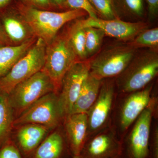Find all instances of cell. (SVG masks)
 I'll list each match as a JSON object with an SVG mask.
<instances>
[{
	"label": "cell",
	"instance_id": "obj_26",
	"mask_svg": "<svg viewBox=\"0 0 158 158\" xmlns=\"http://www.w3.org/2000/svg\"><path fill=\"white\" fill-rule=\"evenodd\" d=\"M0 158H25L15 142L9 138L0 147Z\"/></svg>",
	"mask_w": 158,
	"mask_h": 158
},
{
	"label": "cell",
	"instance_id": "obj_15",
	"mask_svg": "<svg viewBox=\"0 0 158 158\" xmlns=\"http://www.w3.org/2000/svg\"><path fill=\"white\" fill-rule=\"evenodd\" d=\"M16 143L25 158H31L48 133L47 128L40 125L27 123L18 126Z\"/></svg>",
	"mask_w": 158,
	"mask_h": 158
},
{
	"label": "cell",
	"instance_id": "obj_27",
	"mask_svg": "<svg viewBox=\"0 0 158 158\" xmlns=\"http://www.w3.org/2000/svg\"><path fill=\"white\" fill-rule=\"evenodd\" d=\"M66 7L69 10H84L89 15V17L98 18L88 0H66Z\"/></svg>",
	"mask_w": 158,
	"mask_h": 158
},
{
	"label": "cell",
	"instance_id": "obj_13",
	"mask_svg": "<svg viewBox=\"0 0 158 158\" xmlns=\"http://www.w3.org/2000/svg\"><path fill=\"white\" fill-rule=\"evenodd\" d=\"M65 127L69 149L73 156L81 154L88 138L87 113H74L65 116Z\"/></svg>",
	"mask_w": 158,
	"mask_h": 158
},
{
	"label": "cell",
	"instance_id": "obj_22",
	"mask_svg": "<svg viewBox=\"0 0 158 158\" xmlns=\"http://www.w3.org/2000/svg\"><path fill=\"white\" fill-rule=\"evenodd\" d=\"M76 21L66 35L78 59L80 61H85L87 58L85 51V29L81 25L79 19Z\"/></svg>",
	"mask_w": 158,
	"mask_h": 158
},
{
	"label": "cell",
	"instance_id": "obj_11",
	"mask_svg": "<svg viewBox=\"0 0 158 158\" xmlns=\"http://www.w3.org/2000/svg\"><path fill=\"white\" fill-rule=\"evenodd\" d=\"M114 96L113 83L102 82L97 98L87 113L88 131L94 132L104 126L110 116Z\"/></svg>",
	"mask_w": 158,
	"mask_h": 158
},
{
	"label": "cell",
	"instance_id": "obj_24",
	"mask_svg": "<svg viewBox=\"0 0 158 158\" xmlns=\"http://www.w3.org/2000/svg\"><path fill=\"white\" fill-rule=\"evenodd\" d=\"M136 49L148 48L157 50L158 47V28L146 29L139 33L129 43Z\"/></svg>",
	"mask_w": 158,
	"mask_h": 158
},
{
	"label": "cell",
	"instance_id": "obj_34",
	"mask_svg": "<svg viewBox=\"0 0 158 158\" xmlns=\"http://www.w3.org/2000/svg\"><path fill=\"white\" fill-rule=\"evenodd\" d=\"M72 158H82L81 156L78 155V156H72Z\"/></svg>",
	"mask_w": 158,
	"mask_h": 158
},
{
	"label": "cell",
	"instance_id": "obj_2",
	"mask_svg": "<svg viewBox=\"0 0 158 158\" xmlns=\"http://www.w3.org/2000/svg\"><path fill=\"white\" fill-rule=\"evenodd\" d=\"M157 50L150 49L136 54L122 73L118 76L117 86L123 93L143 89L157 75Z\"/></svg>",
	"mask_w": 158,
	"mask_h": 158
},
{
	"label": "cell",
	"instance_id": "obj_25",
	"mask_svg": "<svg viewBox=\"0 0 158 158\" xmlns=\"http://www.w3.org/2000/svg\"><path fill=\"white\" fill-rule=\"evenodd\" d=\"M99 18L105 20L118 19L113 8L112 0H88Z\"/></svg>",
	"mask_w": 158,
	"mask_h": 158
},
{
	"label": "cell",
	"instance_id": "obj_9",
	"mask_svg": "<svg viewBox=\"0 0 158 158\" xmlns=\"http://www.w3.org/2000/svg\"><path fill=\"white\" fill-rule=\"evenodd\" d=\"M79 21L83 27L97 28L103 31L105 35L123 41H131L148 27L146 23L142 21L127 22L119 19L105 20L89 17Z\"/></svg>",
	"mask_w": 158,
	"mask_h": 158
},
{
	"label": "cell",
	"instance_id": "obj_12",
	"mask_svg": "<svg viewBox=\"0 0 158 158\" xmlns=\"http://www.w3.org/2000/svg\"><path fill=\"white\" fill-rule=\"evenodd\" d=\"M122 152V144L110 132H103L88 140L80 155L82 158H116Z\"/></svg>",
	"mask_w": 158,
	"mask_h": 158
},
{
	"label": "cell",
	"instance_id": "obj_5",
	"mask_svg": "<svg viewBox=\"0 0 158 158\" xmlns=\"http://www.w3.org/2000/svg\"><path fill=\"white\" fill-rule=\"evenodd\" d=\"M46 47L42 40L37 38L25 55L8 73L0 78V93L9 95L18 84L42 70L45 61Z\"/></svg>",
	"mask_w": 158,
	"mask_h": 158
},
{
	"label": "cell",
	"instance_id": "obj_28",
	"mask_svg": "<svg viewBox=\"0 0 158 158\" xmlns=\"http://www.w3.org/2000/svg\"><path fill=\"white\" fill-rule=\"evenodd\" d=\"M26 5L37 9L49 10L52 8L50 0H23Z\"/></svg>",
	"mask_w": 158,
	"mask_h": 158
},
{
	"label": "cell",
	"instance_id": "obj_4",
	"mask_svg": "<svg viewBox=\"0 0 158 158\" xmlns=\"http://www.w3.org/2000/svg\"><path fill=\"white\" fill-rule=\"evenodd\" d=\"M77 57L67 35H57L46 45L42 71L51 79L59 94L62 79L77 61Z\"/></svg>",
	"mask_w": 158,
	"mask_h": 158
},
{
	"label": "cell",
	"instance_id": "obj_19",
	"mask_svg": "<svg viewBox=\"0 0 158 158\" xmlns=\"http://www.w3.org/2000/svg\"><path fill=\"white\" fill-rule=\"evenodd\" d=\"M66 145L63 136L56 131L45 137L31 158H62Z\"/></svg>",
	"mask_w": 158,
	"mask_h": 158
},
{
	"label": "cell",
	"instance_id": "obj_8",
	"mask_svg": "<svg viewBox=\"0 0 158 158\" xmlns=\"http://www.w3.org/2000/svg\"><path fill=\"white\" fill-rule=\"evenodd\" d=\"M89 73V60L78 61L63 77L59 96L65 116L70 114L84 81Z\"/></svg>",
	"mask_w": 158,
	"mask_h": 158
},
{
	"label": "cell",
	"instance_id": "obj_14",
	"mask_svg": "<svg viewBox=\"0 0 158 158\" xmlns=\"http://www.w3.org/2000/svg\"><path fill=\"white\" fill-rule=\"evenodd\" d=\"M152 86L133 92L122 107L120 124L123 130L127 129L151 102Z\"/></svg>",
	"mask_w": 158,
	"mask_h": 158
},
{
	"label": "cell",
	"instance_id": "obj_35",
	"mask_svg": "<svg viewBox=\"0 0 158 158\" xmlns=\"http://www.w3.org/2000/svg\"><path fill=\"white\" fill-rule=\"evenodd\" d=\"M116 158H120V157H118Z\"/></svg>",
	"mask_w": 158,
	"mask_h": 158
},
{
	"label": "cell",
	"instance_id": "obj_33",
	"mask_svg": "<svg viewBox=\"0 0 158 158\" xmlns=\"http://www.w3.org/2000/svg\"><path fill=\"white\" fill-rule=\"evenodd\" d=\"M11 1V0H0V10L8 6Z\"/></svg>",
	"mask_w": 158,
	"mask_h": 158
},
{
	"label": "cell",
	"instance_id": "obj_29",
	"mask_svg": "<svg viewBox=\"0 0 158 158\" xmlns=\"http://www.w3.org/2000/svg\"><path fill=\"white\" fill-rule=\"evenodd\" d=\"M147 4L148 19L154 20L158 15V0H145Z\"/></svg>",
	"mask_w": 158,
	"mask_h": 158
},
{
	"label": "cell",
	"instance_id": "obj_20",
	"mask_svg": "<svg viewBox=\"0 0 158 158\" xmlns=\"http://www.w3.org/2000/svg\"><path fill=\"white\" fill-rule=\"evenodd\" d=\"M113 8L118 19L139 20L145 15L143 0H112Z\"/></svg>",
	"mask_w": 158,
	"mask_h": 158
},
{
	"label": "cell",
	"instance_id": "obj_7",
	"mask_svg": "<svg viewBox=\"0 0 158 158\" xmlns=\"http://www.w3.org/2000/svg\"><path fill=\"white\" fill-rule=\"evenodd\" d=\"M56 92L49 77L42 71L19 83L9 94L15 118L42 97Z\"/></svg>",
	"mask_w": 158,
	"mask_h": 158
},
{
	"label": "cell",
	"instance_id": "obj_10",
	"mask_svg": "<svg viewBox=\"0 0 158 158\" xmlns=\"http://www.w3.org/2000/svg\"><path fill=\"white\" fill-rule=\"evenodd\" d=\"M153 106L151 102L136 120L127 140V150L129 158L148 157Z\"/></svg>",
	"mask_w": 158,
	"mask_h": 158
},
{
	"label": "cell",
	"instance_id": "obj_3",
	"mask_svg": "<svg viewBox=\"0 0 158 158\" xmlns=\"http://www.w3.org/2000/svg\"><path fill=\"white\" fill-rule=\"evenodd\" d=\"M137 50L129 43L108 46L89 60L90 73L101 80L118 76L127 67Z\"/></svg>",
	"mask_w": 158,
	"mask_h": 158
},
{
	"label": "cell",
	"instance_id": "obj_1",
	"mask_svg": "<svg viewBox=\"0 0 158 158\" xmlns=\"http://www.w3.org/2000/svg\"><path fill=\"white\" fill-rule=\"evenodd\" d=\"M17 12L25 21L34 37L47 45L56 37L65 24L88 15L82 10L57 12L34 8L24 4L17 6Z\"/></svg>",
	"mask_w": 158,
	"mask_h": 158
},
{
	"label": "cell",
	"instance_id": "obj_6",
	"mask_svg": "<svg viewBox=\"0 0 158 158\" xmlns=\"http://www.w3.org/2000/svg\"><path fill=\"white\" fill-rule=\"evenodd\" d=\"M65 117L59 94L50 92L35 102L15 118L13 127L33 123L45 127L50 130L54 129Z\"/></svg>",
	"mask_w": 158,
	"mask_h": 158
},
{
	"label": "cell",
	"instance_id": "obj_23",
	"mask_svg": "<svg viewBox=\"0 0 158 158\" xmlns=\"http://www.w3.org/2000/svg\"><path fill=\"white\" fill-rule=\"evenodd\" d=\"M84 29L85 34V51L88 59L98 52L106 35L103 31L97 28L88 27Z\"/></svg>",
	"mask_w": 158,
	"mask_h": 158
},
{
	"label": "cell",
	"instance_id": "obj_32",
	"mask_svg": "<svg viewBox=\"0 0 158 158\" xmlns=\"http://www.w3.org/2000/svg\"><path fill=\"white\" fill-rule=\"evenodd\" d=\"M53 7L57 9H67L66 0H50Z\"/></svg>",
	"mask_w": 158,
	"mask_h": 158
},
{
	"label": "cell",
	"instance_id": "obj_21",
	"mask_svg": "<svg viewBox=\"0 0 158 158\" xmlns=\"http://www.w3.org/2000/svg\"><path fill=\"white\" fill-rule=\"evenodd\" d=\"M15 119L9 95L0 93V147L9 139Z\"/></svg>",
	"mask_w": 158,
	"mask_h": 158
},
{
	"label": "cell",
	"instance_id": "obj_31",
	"mask_svg": "<svg viewBox=\"0 0 158 158\" xmlns=\"http://www.w3.org/2000/svg\"><path fill=\"white\" fill-rule=\"evenodd\" d=\"M10 44L9 40L7 38L2 26L0 23V46Z\"/></svg>",
	"mask_w": 158,
	"mask_h": 158
},
{
	"label": "cell",
	"instance_id": "obj_18",
	"mask_svg": "<svg viewBox=\"0 0 158 158\" xmlns=\"http://www.w3.org/2000/svg\"><path fill=\"white\" fill-rule=\"evenodd\" d=\"M34 37L17 45L0 46V78L10 70L17 61L25 55L35 43Z\"/></svg>",
	"mask_w": 158,
	"mask_h": 158
},
{
	"label": "cell",
	"instance_id": "obj_16",
	"mask_svg": "<svg viewBox=\"0 0 158 158\" xmlns=\"http://www.w3.org/2000/svg\"><path fill=\"white\" fill-rule=\"evenodd\" d=\"M1 20L5 34L13 45L21 44L34 37L27 24L17 12L4 13Z\"/></svg>",
	"mask_w": 158,
	"mask_h": 158
},
{
	"label": "cell",
	"instance_id": "obj_17",
	"mask_svg": "<svg viewBox=\"0 0 158 158\" xmlns=\"http://www.w3.org/2000/svg\"><path fill=\"white\" fill-rule=\"evenodd\" d=\"M102 80L89 73L85 79L70 114L88 113L98 96Z\"/></svg>",
	"mask_w": 158,
	"mask_h": 158
},
{
	"label": "cell",
	"instance_id": "obj_30",
	"mask_svg": "<svg viewBox=\"0 0 158 158\" xmlns=\"http://www.w3.org/2000/svg\"><path fill=\"white\" fill-rule=\"evenodd\" d=\"M151 149L152 158H158V129L156 127L153 135Z\"/></svg>",
	"mask_w": 158,
	"mask_h": 158
}]
</instances>
